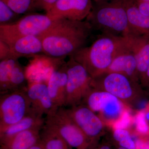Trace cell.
<instances>
[{"mask_svg":"<svg viewBox=\"0 0 149 149\" xmlns=\"http://www.w3.org/2000/svg\"><path fill=\"white\" fill-rule=\"evenodd\" d=\"M93 30L86 19H57L52 27L39 36L44 54L54 58L72 55L86 47Z\"/></svg>","mask_w":149,"mask_h":149,"instance_id":"obj_1","label":"cell"},{"mask_svg":"<svg viewBox=\"0 0 149 149\" xmlns=\"http://www.w3.org/2000/svg\"><path fill=\"white\" fill-rule=\"evenodd\" d=\"M126 46L125 37L102 34L91 46L70 56L94 78L107 71L116 56Z\"/></svg>","mask_w":149,"mask_h":149,"instance_id":"obj_2","label":"cell"},{"mask_svg":"<svg viewBox=\"0 0 149 149\" xmlns=\"http://www.w3.org/2000/svg\"><path fill=\"white\" fill-rule=\"evenodd\" d=\"M85 19L93 30L104 35L124 37L131 34L123 0L95 3Z\"/></svg>","mask_w":149,"mask_h":149,"instance_id":"obj_3","label":"cell"},{"mask_svg":"<svg viewBox=\"0 0 149 149\" xmlns=\"http://www.w3.org/2000/svg\"><path fill=\"white\" fill-rule=\"evenodd\" d=\"M91 88L110 93L124 104L131 107L138 101L142 93L139 82L115 72H104L92 78Z\"/></svg>","mask_w":149,"mask_h":149,"instance_id":"obj_4","label":"cell"},{"mask_svg":"<svg viewBox=\"0 0 149 149\" xmlns=\"http://www.w3.org/2000/svg\"><path fill=\"white\" fill-rule=\"evenodd\" d=\"M57 20L47 14H27L11 24L0 25V40L8 43L21 37L40 36L52 27Z\"/></svg>","mask_w":149,"mask_h":149,"instance_id":"obj_5","label":"cell"},{"mask_svg":"<svg viewBox=\"0 0 149 149\" xmlns=\"http://www.w3.org/2000/svg\"><path fill=\"white\" fill-rule=\"evenodd\" d=\"M45 126L58 135L72 149H88L89 139L67 113L65 107L46 116Z\"/></svg>","mask_w":149,"mask_h":149,"instance_id":"obj_6","label":"cell"},{"mask_svg":"<svg viewBox=\"0 0 149 149\" xmlns=\"http://www.w3.org/2000/svg\"><path fill=\"white\" fill-rule=\"evenodd\" d=\"M31 110V103L26 89L10 91L1 95L0 130L22 120Z\"/></svg>","mask_w":149,"mask_h":149,"instance_id":"obj_7","label":"cell"},{"mask_svg":"<svg viewBox=\"0 0 149 149\" xmlns=\"http://www.w3.org/2000/svg\"><path fill=\"white\" fill-rule=\"evenodd\" d=\"M66 62L68 82L65 107H68L82 103L91 90L92 77L87 70L71 56Z\"/></svg>","mask_w":149,"mask_h":149,"instance_id":"obj_8","label":"cell"},{"mask_svg":"<svg viewBox=\"0 0 149 149\" xmlns=\"http://www.w3.org/2000/svg\"><path fill=\"white\" fill-rule=\"evenodd\" d=\"M67 113L91 142L95 143L104 129L103 121L92 110L83 104L65 108Z\"/></svg>","mask_w":149,"mask_h":149,"instance_id":"obj_9","label":"cell"},{"mask_svg":"<svg viewBox=\"0 0 149 149\" xmlns=\"http://www.w3.org/2000/svg\"><path fill=\"white\" fill-rule=\"evenodd\" d=\"M93 7L92 0H58L46 14L54 19L83 21Z\"/></svg>","mask_w":149,"mask_h":149,"instance_id":"obj_10","label":"cell"},{"mask_svg":"<svg viewBox=\"0 0 149 149\" xmlns=\"http://www.w3.org/2000/svg\"><path fill=\"white\" fill-rule=\"evenodd\" d=\"M125 37L128 47L135 56L141 83L149 65V36L129 34Z\"/></svg>","mask_w":149,"mask_h":149,"instance_id":"obj_11","label":"cell"},{"mask_svg":"<svg viewBox=\"0 0 149 149\" xmlns=\"http://www.w3.org/2000/svg\"><path fill=\"white\" fill-rule=\"evenodd\" d=\"M26 93L31 108L37 113L47 116L57 109L54 106L46 83L42 82L30 83L27 87Z\"/></svg>","mask_w":149,"mask_h":149,"instance_id":"obj_12","label":"cell"},{"mask_svg":"<svg viewBox=\"0 0 149 149\" xmlns=\"http://www.w3.org/2000/svg\"><path fill=\"white\" fill-rule=\"evenodd\" d=\"M67 82L65 62L52 72L47 84L49 94L56 109L65 107Z\"/></svg>","mask_w":149,"mask_h":149,"instance_id":"obj_13","label":"cell"},{"mask_svg":"<svg viewBox=\"0 0 149 149\" xmlns=\"http://www.w3.org/2000/svg\"><path fill=\"white\" fill-rule=\"evenodd\" d=\"M106 72L120 73L140 83L136 58L127 43L126 47L116 56Z\"/></svg>","mask_w":149,"mask_h":149,"instance_id":"obj_14","label":"cell"},{"mask_svg":"<svg viewBox=\"0 0 149 149\" xmlns=\"http://www.w3.org/2000/svg\"><path fill=\"white\" fill-rule=\"evenodd\" d=\"M6 44L10 48L12 58L18 59L44 54L42 42L39 36L21 37Z\"/></svg>","mask_w":149,"mask_h":149,"instance_id":"obj_15","label":"cell"},{"mask_svg":"<svg viewBox=\"0 0 149 149\" xmlns=\"http://www.w3.org/2000/svg\"><path fill=\"white\" fill-rule=\"evenodd\" d=\"M43 116L31 108L29 113L22 120L0 130V141L8 139L17 133L25 130L42 129L45 123V118Z\"/></svg>","mask_w":149,"mask_h":149,"instance_id":"obj_16","label":"cell"},{"mask_svg":"<svg viewBox=\"0 0 149 149\" xmlns=\"http://www.w3.org/2000/svg\"><path fill=\"white\" fill-rule=\"evenodd\" d=\"M131 34L149 36V17L139 11L135 0H123Z\"/></svg>","mask_w":149,"mask_h":149,"instance_id":"obj_17","label":"cell"},{"mask_svg":"<svg viewBox=\"0 0 149 149\" xmlns=\"http://www.w3.org/2000/svg\"><path fill=\"white\" fill-rule=\"evenodd\" d=\"M41 129L25 130L0 141V149H29L41 141Z\"/></svg>","mask_w":149,"mask_h":149,"instance_id":"obj_18","label":"cell"},{"mask_svg":"<svg viewBox=\"0 0 149 149\" xmlns=\"http://www.w3.org/2000/svg\"><path fill=\"white\" fill-rule=\"evenodd\" d=\"M116 97L105 91L91 88L83 99L82 103L87 106L94 112H101Z\"/></svg>","mask_w":149,"mask_h":149,"instance_id":"obj_19","label":"cell"},{"mask_svg":"<svg viewBox=\"0 0 149 149\" xmlns=\"http://www.w3.org/2000/svg\"><path fill=\"white\" fill-rule=\"evenodd\" d=\"M40 136L41 142L45 149H72L60 136L45 125Z\"/></svg>","mask_w":149,"mask_h":149,"instance_id":"obj_20","label":"cell"},{"mask_svg":"<svg viewBox=\"0 0 149 149\" xmlns=\"http://www.w3.org/2000/svg\"><path fill=\"white\" fill-rule=\"evenodd\" d=\"M18 59L8 58L0 62V93L1 95L9 91L10 78L12 71Z\"/></svg>","mask_w":149,"mask_h":149,"instance_id":"obj_21","label":"cell"},{"mask_svg":"<svg viewBox=\"0 0 149 149\" xmlns=\"http://www.w3.org/2000/svg\"><path fill=\"white\" fill-rule=\"evenodd\" d=\"M26 78L25 71L22 67L17 62L10 74L9 82V91L25 90Z\"/></svg>","mask_w":149,"mask_h":149,"instance_id":"obj_22","label":"cell"},{"mask_svg":"<svg viewBox=\"0 0 149 149\" xmlns=\"http://www.w3.org/2000/svg\"><path fill=\"white\" fill-rule=\"evenodd\" d=\"M17 13L21 15L36 10L34 0H1Z\"/></svg>","mask_w":149,"mask_h":149,"instance_id":"obj_23","label":"cell"},{"mask_svg":"<svg viewBox=\"0 0 149 149\" xmlns=\"http://www.w3.org/2000/svg\"><path fill=\"white\" fill-rule=\"evenodd\" d=\"M20 15L17 13L6 4L0 0V25L13 23L20 18Z\"/></svg>","mask_w":149,"mask_h":149,"instance_id":"obj_24","label":"cell"},{"mask_svg":"<svg viewBox=\"0 0 149 149\" xmlns=\"http://www.w3.org/2000/svg\"><path fill=\"white\" fill-rule=\"evenodd\" d=\"M134 122L137 133L142 136L149 137V124L145 110L140 111L136 113Z\"/></svg>","mask_w":149,"mask_h":149,"instance_id":"obj_25","label":"cell"},{"mask_svg":"<svg viewBox=\"0 0 149 149\" xmlns=\"http://www.w3.org/2000/svg\"><path fill=\"white\" fill-rule=\"evenodd\" d=\"M133 118L128 109H125L120 117L112 124V127L115 129H126L133 121Z\"/></svg>","mask_w":149,"mask_h":149,"instance_id":"obj_26","label":"cell"},{"mask_svg":"<svg viewBox=\"0 0 149 149\" xmlns=\"http://www.w3.org/2000/svg\"><path fill=\"white\" fill-rule=\"evenodd\" d=\"M36 10L45 11L46 13L58 0H34Z\"/></svg>","mask_w":149,"mask_h":149,"instance_id":"obj_27","label":"cell"},{"mask_svg":"<svg viewBox=\"0 0 149 149\" xmlns=\"http://www.w3.org/2000/svg\"><path fill=\"white\" fill-rule=\"evenodd\" d=\"M113 139L118 143L131 137L130 133L126 129H115L113 132Z\"/></svg>","mask_w":149,"mask_h":149,"instance_id":"obj_28","label":"cell"},{"mask_svg":"<svg viewBox=\"0 0 149 149\" xmlns=\"http://www.w3.org/2000/svg\"><path fill=\"white\" fill-rule=\"evenodd\" d=\"M12 58L10 48L7 44L0 40V60Z\"/></svg>","mask_w":149,"mask_h":149,"instance_id":"obj_29","label":"cell"},{"mask_svg":"<svg viewBox=\"0 0 149 149\" xmlns=\"http://www.w3.org/2000/svg\"><path fill=\"white\" fill-rule=\"evenodd\" d=\"M136 2L140 12L145 16L149 17V2Z\"/></svg>","mask_w":149,"mask_h":149,"instance_id":"obj_30","label":"cell"},{"mask_svg":"<svg viewBox=\"0 0 149 149\" xmlns=\"http://www.w3.org/2000/svg\"><path fill=\"white\" fill-rule=\"evenodd\" d=\"M120 147L128 149H136V144L135 141L132 138H128L118 143Z\"/></svg>","mask_w":149,"mask_h":149,"instance_id":"obj_31","label":"cell"},{"mask_svg":"<svg viewBox=\"0 0 149 149\" xmlns=\"http://www.w3.org/2000/svg\"><path fill=\"white\" fill-rule=\"evenodd\" d=\"M147 137L140 138L136 140V149H146Z\"/></svg>","mask_w":149,"mask_h":149,"instance_id":"obj_32","label":"cell"},{"mask_svg":"<svg viewBox=\"0 0 149 149\" xmlns=\"http://www.w3.org/2000/svg\"><path fill=\"white\" fill-rule=\"evenodd\" d=\"M141 83L144 86H149V65Z\"/></svg>","mask_w":149,"mask_h":149,"instance_id":"obj_33","label":"cell"},{"mask_svg":"<svg viewBox=\"0 0 149 149\" xmlns=\"http://www.w3.org/2000/svg\"><path fill=\"white\" fill-rule=\"evenodd\" d=\"M29 149H45L42 144L41 143V141L39 143L35 144L33 146L30 148Z\"/></svg>","mask_w":149,"mask_h":149,"instance_id":"obj_34","label":"cell"},{"mask_svg":"<svg viewBox=\"0 0 149 149\" xmlns=\"http://www.w3.org/2000/svg\"><path fill=\"white\" fill-rule=\"evenodd\" d=\"M146 149H149V137H147Z\"/></svg>","mask_w":149,"mask_h":149,"instance_id":"obj_35","label":"cell"},{"mask_svg":"<svg viewBox=\"0 0 149 149\" xmlns=\"http://www.w3.org/2000/svg\"><path fill=\"white\" fill-rule=\"evenodd\" d=\"M94 1L95 3H98L107 1H110V0H94Z\"/></svg>","mask_w":149,"mask_h":149,"instance_id":"obj_36","label":"cell"},{"mask_svg":"<svg viewBox=\"0 0 149 149\" xmlns=\"http://www.w3.org/2000/svg\"><path fill=\"white\" fill-rule=\"evenodd\" d=\"M136 2H149V0H135Z\"/></svg>","mask_w":149,"mask_h":149,"instance_id":"obj_37","label":"cell"},{"mask_svg":"<svg viewBox=\"0 0 149 149\" xmlns=\"http://www.w3.org/2000/svg\"><path fill=\"white\" fill-rule=\"evenodd\" d=\"M117 149H128L125 148H123V147H119V148H118Z\"/></svg>","mask_w":149,"mask_h":149,"instance_id":"obj_38","label":"cell"}]
</instances>
